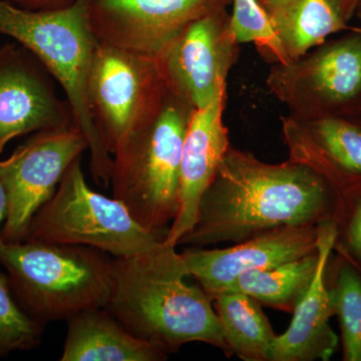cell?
<instances>
[{
  "label": "cell",
  "mask_w": 361,
  "mask_h": 361,
  "mask_svg": "<svg viewBox=\"0 0 361 361\" xmlns=\"http://www.w3.org/2000/svg\"><path fill=\"white\" fill-rule=\"evenodd\" d=\"M0 264L23 310L42 325L106 307L113 292L114 260L92 247L1 241Z\"/></svg>",
  "instance_id": "cell-5"
},
{
  "label": "cell",
  "mask_w": 361,
  "mask_h": 361,
  "mask_svg": "<svg viewBox=\"0 0 361 361\" xmlns=\"http://www.w3.org/2000/svg\"><path fill=\"white\" fill-rule=\"evenodd\" d=\"M325 282L341 326L342 360L361 361V269L343 254L331 253Z\"/></svg>",
  "instance_id": "cell-20"
},
{
  "label": "cell",
  "mask_w": 361,
  "mask_h": 361,
  "mask_svg": "<svg viewBox=\"0 0 361 361\" xmlns=\"http://www.w3.org/2000/svg\"><path fill=\"white\" fill-rule=\"evenodd\" d=\"M23 8L30 11H44V9L59 8L68 6L75 0H13Z\"/></svg>",
  "instance_id": "cell-25"
},
{
  "label": "cell",
  "mask_w": 361,
  "mask_h": 361,
  "mask_svg": "<svg viewBox=\"0 0 361 361\" xmlns=\"http://www.w3.org/2000/svg\"><path fill=\"white\" fill-rule=\"evenodd\" d=\"M353 121H355V122L356 123H358V125H360L361 127V118H355V120H353Z\"/></svg>",
  "instance_id": "cell-30"
},
{
  "label": "cell",
  "mask_w": 361,
  "mask_h": 361,
  "mask_svg": "<svg viewBox=\"0 0 361 361\" xmlns=\"http://www.w3.org/2000/svg\"><path fill=\"white\" fill-rule=\"evenodd\" d=\"M42 334L44 325L23 310L8 275L0 272V357L13 351L37 348Z\"/></svg>",
  "instance_id": "cell-24"
},
{
  "label": "cell",
  "mask_w": 361,
  "mask_h": 361,
  "mask_svg": "<svg viewBox=\"0 0 361 361\" xmlns=\"http://www.w3.org/2000/svg\"><path fill=\"white\" fill-rule=\"evenodd\" d=\"M223 2L227 6L228 4H230V2L232 1V0H222Z\"/></svg>",
  "instance_id": "cell-31"
},
{
  "label": "cell",
  "mask_w": 361,
  "mask_h": 361,
  "mask_svg": "<svg viewBox=\"0 0 361 361\" xmlns=\"http://www.w3.org/2000/svg\"><path fill=\"white\" fill-rule=\"evenodd\" d=\"M227 89L203 109H196L188 123L180 172V210L164 242H178L193 228L199 202L231 146L224 123Z\"/></svg>",
  "instance_id": "cell-14"
},
{
  "label": "cell",
  "mask_w": 361,
  "mask_h": 361,
  "mask_svg": "<svg viewBox=\"0 0 361 361\" xmlns=\"http://www.w3.org/2000/svg\"><path fill=\"white\" fill-rule=\"evenodd\" d=\"M266 82L297 121L361 118V27L291 63L272 65Z\"/></svg>",
  "instance_id": "cell-7"
},
{
  "label": "cell",
  "mask_w": 361,
  "mask_h": 361,
  "mask_svg": "<svg viewBox=\"0 0 361 361\" xmlns=\"http://www.w3.org/2000/svg\"><path fill=\"white\" fill-rule=\"evenodd\" d=\"M355 16H356V18H357L358 20H360V21L361 23V0L360 2V4H358L357 8H356Z\"/></svg>",
  "instance_id": "cell-28"
},
{
  "label": "cell",
  "mask_w": 361,
  "mask_h": 361,
  "mask_svg": "<svg viewBox=\"0 0 361 361\" xmlns=\"http://www.w3.org/2000/svg\"><path fill=\"white\" fill-rule=\"evenodd\" d=\"M89 2L75 0L59 8L30 11L0 1V35L13 37L32 51L65 90L73 125L87 139L92 179L108 187L113 155L97 130L87 92L97 44L90 26Z\"/></svg>",
  "instance_id": "cell-4"
},
{
  "label": "cell",
  "mask_w": 361,
  "mask_h": 361,
  "mask_svg": "<svg viewBox=\"0 0 361 361\" xmlns=\"http://www.w3.org/2000/svg\"><path fill=\"white\" fill-rule=\"evenodd\" d=\"M87 139L75 127L35 133L6 160L0 179L7 195L1 241H25L35 213L56 193L66 170L87 151Z\"/></svg>",
  "instance_id": "cell-9"
},
{
  "label": "cell",
  "mask_w": 361,
  "mask_h": 361,
  "mask_svg": "<svg viewBox=\"0 0 361 361\" xmlns=\"http://www.w3.org/2000/svg\"><path fill=\"white\" fill-rule=\"evenodd\" d=\"M90 110L113 155L123 137L168 92L157 58L97 42L89 73Z\"/></svg>",
  "instance_id": "cell-8"
},
{
  "label": "cell",
  "mask_w": 361,
  "mask_h": 361,
  "mask_svg": "<svg viewBox=\"0 0 361 361\" xmlns=\"http://www.w3.org/2000/svg\"><path fill=\"white\" fill-rule=\"evenodd\" d=\"M230 27L239 44H253L271 65L290 63L273 30L269 16L257 0H232Z\"/></svg>",
  "instance_id": "cell-23"
},
{
  "label": "cell",
  "mask_w": 361,
  "mask_h": 361,
  "mask_svg": "<svg viewBox=\"0 0 361 361\" xmlns=\"http://www.w3.org/2000/svg\"><path fill=\"white\" fill-rule=\"evenodd\" d=\"M239 45L230 14L221 4L192 21L157 61L169 90L194 109H203L227 89Z\"/></svg>",
  "instance_id": "cell-10"
},
{
  "label": "cell",
  "mask_w": 361,
  "mask_h": 361,
  "mask_svg": "<svg viewBox=\"0 0 361 361\" xmlns=\"http://www.w3.org/2000/svg\"><path fill=\"white\" fill-rule=\"evenodd\" d=\"M7 206H8V202H7L6 191L4 189V183L0 179V225H1L2 221L6 218ZM0 243H1V236H0Z\"/></svg>",
  "instance_id": "cell-27"
},
{
  "label": "cell",
  "mask_w": 361,
  "mask_h": 361,
  "mask_svg": "<svg viewBox=\"0 0 361 361\" xmlns=\"http://www.w3.org/2000/svg\"><path fill=\"white\" fill-rule=\"evenodd\" d=\"M318 261L317 249L302 258L270 269L247 272L237 278L223 293L239 292L255 299L261 305L293 313L314 279Z\"/></svg>",
  "instance_id": "cell-19"
},
{
  "label": "cell",
  "mask_w": 361,
  "mask_h": 361,
  "mask_svg": "<svg viewBox=\"0 0 361 361\" xmlns=\"http://www.w3.org/2000/svg\"><path fill=\"white\" fill-rule=\"evenodd\" d=\"M32 51L14 42L0 47V154L14 137L73 125L68 101Z\"/></svg>",
  "instance_id": "cell-12"
},
{
  "label": "cell",
  "mask_w": 361,
  "mask_h": 361,
  "mask_svg": "<svg viewBox=\"0 0 361 361\" xmlns=\"http://www.w3.org/2000/svg\"><path fill=\"white\" fill-rule=\"evenodd\" d=\"M316 171L336 195L334 251L343 254L361 269V176L349 174L327 159Z\"/></svg>",
  "instance_id": "cell-21"
},
{
  "label": "cell",
  "mask_w": 361,
  "mask_h": 361,
  "mask_svg": "<svg viewBox=\"0 0 361 361\" xmlns=\"http://www.w3.org/2000/svg\"><path fill=\"white\" fill-rule=\"evenodd\" d=\"M195 110L168 89L113 153L114 197L140 225L165 237L180 210L183 144Z\"/></svg>",
  "instance_id": "cell-3"
},
{
  "label": "cell",
  "mask_w": 361,
  "mask_h": 361,
  "mask_svg": "<svg viewBox=\"0 0 361 361\" xmlns=\"http://www.w3.org/2000/svg\"><path fill=\"white\" fill-rule=\"evenodd\" d=\"M115 277L106 310L133 336L170 353L204 342L232 353L212 300L189 276L182 254L161 241L141 253L114 259Z\"/></svg>",
  "instance_id": "cell-2"
},
{
  "label": "cell",
  "mask_w": 361,
  "mask_h": 361,
  "mask_svg": "<svg viewBox=\"0 0 361 361\" xmlns=\"http://www.w3.org/2000/svg\"><path fill=\"white\" fill-rule=\"evenodd\" d=\"M66 322L61 361L168 360L167 353L133 336L106 307L82 311Z\"/></svg>",
  "instance_id": "cell-16"
},
{
  "label": "cell",
  "mask_w": 361,
  "mask_h": 361,
  "mask_svg": "<svg viewBox=\"0 0 361 361\" xmlns=\"http://www.w3.org/2000/svg\"><path fill=\"white\" fill-rule=\"evenodd\" d=\"M222 0H90L97 42L158 58L192 21Z\"/></svg>",
  "instance_id": "cell-11"
},
{
  "label": "cell",
  "mask_w": 361,
  "mask_h": 361,
  "mask_svg": "<svg viewBox=\"0 0 361 361\" xmlns=\"http://www.w3.org/2000/svg\"><path fill=\"white\" fill-rule=\"evenodd\" d=\"M213 303L232 356L244 361H271L277 334L261 303L239 292L218 294Z\"/></svg>",
  "instance_id": "cell-18"
},
{
  "label": "cell",
  "mask_w": 361,
  "mask_h": 361,
  "mask_svg": "<svg viewBox=\"0 0 361 361\" xmlns=\"http://www.w3.org/2000/svg\"><path fill=\"white\" fill-rule=\"evenodd\" d=\"M336 239L334 221L322 223L318 235L319 261L314 279L294 310L288 329L275 339L271 361H327L336 353L338 337L329 324L330 318L336 316V308L325 282V268Z\"/></svg>",
  "instance_id": "cell-15"
},
{
  "label": "cell",
  "mask_w": 361,
  "mask_h": 361,
  "mask_svg": "<svg viewBox=\"0 0 361 361\" xmlns=\"http://www.w3.org/2000/svg\"><path fill=\"white\" fill-rule=\"evenodd\" d=\"M336 207V192L310 166L266 163L230 146L178 246L237 244L283 226L320 225L334 220Z\"/></svg>",
  "instance_id": "cell-1"
},
{
  "label": "cell",
  "mask_w": 361,
  "mask_h": 361,
  "mask_svg": "<svg viewBox=\"0 0 361 361\" xmlns=\"http://www.w3.org/2000/svg\"><path fill=\"white\" fill-rule=\"evenodd\" d=\"M320 225L283 226L228 248L189 247L180 254L189 276L213 302L247 272L270 269L317 251Z\"/></svg>",
  "instance_id": "cell-13"
},
{
  "label": "cell",
  "mask_w": 361,
  "mask_h": 361,
  "mask_svg": "<svg viewBox=\"0 0 361 361\" xmlns=\"http://www.w3.org/2000/svg\"><path fill=\"white\" fill-rule=\"evenodd\" d=\"M344 20L348 21L355 16L360 0H329Z\"/></svg>",
  "instance_id": "cell-26"
},
{
  "label": "cell",
  "mask_w": 361,
  "mask_h": 361,
  "mask_svg": "<svg viewBox=\"0 0 361 361\" xmlns=\"http://www.w3.org/2000/svg\"><path fill=\"white\" fill-rule=\"evenodd\" d=\"M264 9L290 63L324 44L330 35L355 28L329 0H273Z\"/></svg>",
  "instance_id": "cell-17"
},
{
  "label": "cell",
  "mask_w": 361,
  "mask_h": 361,
  "mask_svg": "<svg viewBox=\"0 0 361 361\" xmlns=\"http://www.w3.org/2000/svg\"><path fill=\"white\" fill-rule=\"evenodd\" d=\"M299 122L334 165L349 174L361 176V127L358 123L337 116Z\"/></svg>",
  "instance_id": "cell-22"
},
{
  "label": "cell",
  "mask_w": 361,
  "mask_h": 361,
  "mask_svg": "<svg viewBox=\"0 0 361 361\" xmlns=\"http://www.w3.org/2000/svg\"><path fill=\"white\" fill-rule=\"evenodd\" d=\"M257 1L263 6V8H264V7L268 6V4H269L271 1H273V0H257Z\"/></svg>",
  "instance_id": "cell-29"
},
{
  "label": "cell",
  "mask_w": 361,
  "mask_h": 361,
  "mask_svg": "<svg viewBox=\"0 0 361 361\" xmlns=\"http://www.w3.org/2000/svg\"><path fill=\"white\" fill-rule=\"evenodd\" d=\"M165 238L140 225L115 197L90 189L80 157L33 216L25 240L89 246L118 258L148 250Z\"/></svg>",
  "instance_id": "cell-6"
}]
</instances>
